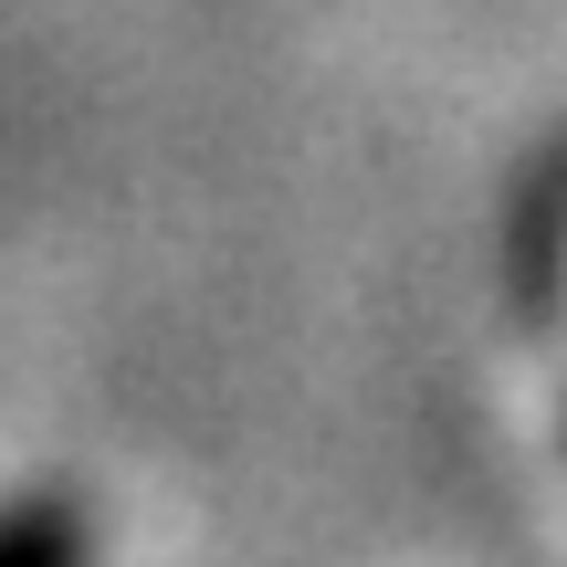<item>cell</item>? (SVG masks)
<instances>
[{
    "instance_id": "6da1fadb",
    "label": "cell",
    "mask_w": 567,
    "mask_h": 567,
    "mask_svg": "<svg viewBox=\"0 0 567 567\" xmlns=\"http://www.w3.org/2000/svg\"><path fill=\"white\" fill-rule=\"evenodd\" d=\"M84 557H95V536H84V515L63 494L0 505V567H84Z\"/></svg>"
}]
</instances>
